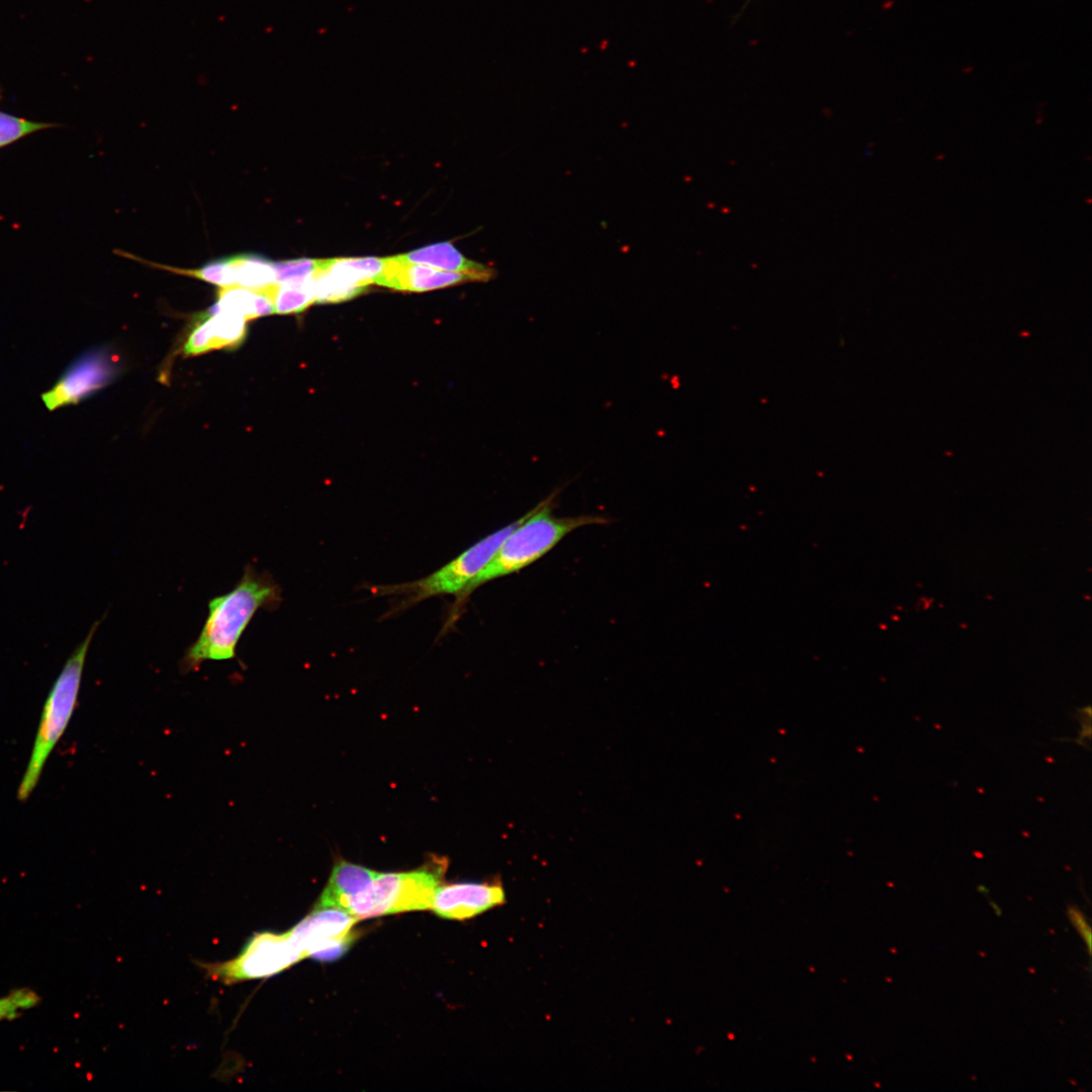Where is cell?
Wrapping results in <instances>:
<instances>
[{"label": "cell", "mask_w": 1092, "mask_h": 1092, "mask_svg": "<svg viewBox=\"0 0 1092 1092\" xmlns=\"http://www.w3.org/2000/svg\"><path fill=\"white\" fill-rule=\"evenodd\" d=\"M99 621L66 661L44 704L33 748L20 782L17 798L24 802L35 789L43 765L65 732L77 704L86 655Z\"/></svg>", "instance_id": "obj_3"}, {"label": "cell", "mask_w": 1092, "mask_h": 1092, "mask_svg": "<svg viewBox=\"0 0 1092 1092\" xmlns=\"http://www.w3.org/2000/svg\"><path fill=\"white\" fill-rule=\"evenodd\" d=\"M385 268V258H335L318 260V269L352 285L366 288L377 282Z\"/></svg>", "instance_id": "obj_16"}, {"label": "cell", "mask_w": 1092, "mask_h": 1092, "mask_svg": "<svg viewBox=\"0 0 1092 1092\" xmlns=\"http://www.w3.org/2000/svg\"><path fill=\"white\" fill-rule=\"evenodd\" d=\"M40 997L30 988L12 990L0 997V1022L16 1018L22 1011L36 1006Z\"/></svg>", "instance_id": "obj_22"}, {"label": "cell", "mask_w": 1092, "mask_h": 1092, "mask_svg": "<svg viewBox=\"0 0 1092 1092\" xmlns=\"http://www.w3.org/2000/svg\"><path fill=\"white\" fill-rule=\"evenodd\" d=\"M277 283L303 282L311 279L318 269V260L293 259L274 262Z\"/></svg>", "instance_id": "obj_21"}, {"label": "cell", "mask_w": 1092, "mask_h": 1092, "mask_svg": "<svg viewBox=\"0 0 1092 1092\" xmlns=\"http://www.w3.org/2000/svg\"><path fill=\"white\" fill-rule=\"evenodd\" d=\"M56 126V123L33 121L0 110V149L28 134Z\"/></svg>", "instance_id": "obj_19"}, {"label": "cell", "mask_w": 1092, "mask_h": 1092, "mask_svg": "<svg viewBox=\"0 0 1092 1092\" xmlns=\"http://www.w3.org/2000/svg\"><path fill=\"white\" fill-rule=\"evenodd\" d=\"M555 493L539 503L505 539L490 561L460 593L467 597L491 579L513 574L539 560L570 532L588 525L607 524L603 516L556 517L552 513Z\"/></svg>", "instance_id": "obj_2"}, {"label": "cell", "mask_w": 1092, "mask_h": 1092, "mask_svg": "<svg viewBox=\"0 0 1092 1092\" xmlns=\"http://www.w3.org/2000/svg\"><path fill=\"white\" fill-rule=\"evenodd\" d=\"M505 903L499 882L453 883L437 888L431 909L444 918L465 920Z\"/></svg>", "instance_id": "obj_9"}, {"label": "cell", "mask_w": 1092, "mask_h": 1092, "mask_svg": "<svg viewBox=\"0 0 1092 1092\" xmlns=\"http://www.w3.org/2000/svg\"><path fill=\"white\" fill-rule=\"evenodd\" d=\"M396 256L410 263L427 265L443 271L467 273L474 276L477 281H487L494 276V270L491 267L469 260L449 242L429 245Z\"/></svg>", "instance_id": "obj_12"}, {"label": "cell", "mask_w": 1092, "mask_h": 1092, "mask_svg": "<svg viewBox=\"0 0 1092 1092\" xmlns=\"http://www.w3.org/2000/svg\"><path fill=\"white\" fill-rule=\"evenodd\" d=\"M268 289L259 291L241 286L219 288L217 300L209 308L208 314L230 312L241 315L247 321L272 314L274 307Z\"/></svg>", "instance_id": "obj_13"}, {"label": "cell", "mask_w": 1092, "mask_h": 1092, "mask_svg": "<svg viewBox=\"0 0 1092 1092\" xmlns=\"http://www.w3.org/2000/svg\"><path fill=\"white\" fill-rule=\"evenodd\" d=\"M232 286L267 290L277 283L274 262L259 254H239L229 257Z\"/></svg>", "instance_id": "obj_15"}, {"label": "cell", "mask_w": 1092, "mask_h": 1092, "mask_svg": "<svg viewBox=\"0 0 1092 1092\" xmlns=\"http://www.w3.org/2000/svg\"><path fill=\"white\" fill-rule=\"evenodd\" d=\"M990 905L992 906L993 910L995 911V914H996L997 916H1000V915H1001V910H1000V908H999V907H998V906H997V905H996L995 903H993V902H990Z\"/></svg>", "instance_id": "obj_24"}, {"label": "cell", "mask_w": 1092, "mask_h": 1092, "mask_svg": "<svg viewBox=\"0 0 1092 1092\" xmlns=\"http://www.w3.org/2000/svg\"><path fill=\"white\" fill-rule=\"evenodd\" d=\"M312 281L315 302L320 303L349 300L366 290V288L352 285L320 269L314 274Z\"/></svg>", "instance_id": "obj_18"}, {"label": "cell", "mask_w": 1092, "mask_h": 1092, "mask_svg": "<svg viewBox=\"0 0 1092 1092\" xmlns=\"http://www.w3.org/2000/svg\"><path fill=\"white\" fill-rule=\"evenodd\" d=\"M313 277L303 282L276 283L268 289L274 313H298L315 302Z\"/></svg>", "instance_id": "obj_17"}, {"label": "cell", "mask_w": 1092, "mask_h": 1092, "mask_svg": "<svg viewBox=\"0 0 1092 1092\" xmlns=\"http://www.w3.org/2000/svg\"><path fill=\"white\" fill-rule=\"evenodd\" d=\"M445 870V861L436 859L411 872L377 873L363 890L343 899L339 907L358 920L430 909Z\"/></svg>", "instance_id": "obj_4"}, {"label": "cell", "mask_w": 1092, "mask_h": 1092, "mask_svg": "<svg viewBox=\"0 0 1092 1092\" xmlns=\"http://www.w3.org/2000/svg\"><path fill=\"white\" fill-rule=\"evenodd\" d=\"M163 269L203 280L219 288L232 286L229 257L209 261L197 269H179L163 266Z\"/></svg>", "instance_id": "obj_20"}, {"label": "cell", "mask_w": 1092, "mask_h": 1092, "mask_svg": "<svg viewBox=\"0 0 1092 1092\" xmlns=\"http://www.w3.org/2000/svg\"><path fill=\"white\" fill-rule=\"evenodd\" d=\"M468 281L477 280L467 273L410 263L395 255L385 258V268L376 284L399 291L423 292Z\"/></svg>", "instance_id": "obj_10"}, {"label": "cell", "mask_w": 1092, "mask_h": 1092, "mask_svg": "<svg viewBox=\"0 0 1092 1092\" xmlns=\"http://www.w3.org/2000/svg\"><path fill=\"white\" fill-rule=\"evenodd\" d=\"M376 875L375 871L339 859L315 906L339 907L343 899L363 890Z\"/></svg>", "instance_id": "obj_14"}, {"label": "cell", "mask_w": 1092, "mask_h": 1092, "mask_svg": "<svg viewBox=\"0 0 1092 1092\" xmlns=\"http://www.w3.org/2000/svg\"><path fill=\"white\" fill-rule=\"evenodd\" d=\"M304 959L289 932L256 933L235 959L206 966L207 973L225 984L265 979Z\"/></svg>", "instance_id": "obj_5"}, {"label": "cell", "mask_w": 1092, "mask_h": 1092, "mask_svg": "<svg viewBox=\"0 0 1092 1092\" xmlns=\"http://www.w3.org/2000/svg\"><path fill=\"white\" fill-rule=\"evenodd\" d=\"M1068 917L1077 931L1086 942L1088 952H1091V928L1084 914L1075 906L1067 908Z\"/></svg>", "instance_id": "obj_23"}, {"label": "cell", "mask_w": 1092, "mask_h": 1092, "mask_svg": "<svg viewBox=\"0 0 1092 1092\" xmlns=\"http://www.w3.org/2000/svg\"><path fill=\"white\" fill-rule=\"evenodd\" d=\"M526 517L527 513L479 540L436 572L408 584L406 590L413 593L412 601H420L436 595L460 594L490 561L505 539Z\"/></svg>", "instance_id": "obj_6"}, {"label": "cell", "mask_w": 1092, "mask_h": 1092, "mask_svg": "<svg viewBox=\"0 0 1092 1092\" xmlns=\"http://www.w3.org/2000/svg\"><path fill=\"white\" fill-rule=\"evenodd\" d=\"M280 600V588L272 576L247 564L231 592L209 601L204 625L180 660V670L187 673L205 660L235 658L238 642L257 611L273 610Z\"/></svg>", "instance_id": "obj_1"}, {"label": "cell", "mask_w": 1092, "mask_h": 1092, "mask_svg": "<svg viewBox=\"0 0 1092 1092\" xmlns=\"http://www.w3.org/2000/svg\"><path fill=\"white\" fill-rule=\"evenodd\" d=\"M247 320L230 312L207 314L190 333L184 346L187 356L199 355L213 349L236 348L245 339Z\"/></svg>", "instance_id": "obj_11"}, {"label": "cell", "mask_w": 1092, "mask_h": 1092, "mask_svg": "<svg viewBox=\"0 0 1092 1092\" xmlns=\"http://www.w3.org/2000/svg\"><path fill=\"white\" fill-rule=\"evenodd\" d=\"M117 371L113 354L105 349L92 350L79 357L56 384L41 394L43 404L49 411L76 404L110 383Z\"/></svg>", "instance_id": "obj_8"}, {"label": "cell", "mask_w": 1092, "mask_h": 1092, "mask_svg": "<svg viewBox=\"0 0 1092 1092\" xmlns=\"http://www.w3.org/2000/svg\"><path fill=\"white\" fill-rule=\"evenodd\" d=\"M357 921L342 907L315 906L288 932L304 958L333 961L344 953L354 939L352 930Z\"/></svg>", "instance_id": "obj_7"}]
</instances>
